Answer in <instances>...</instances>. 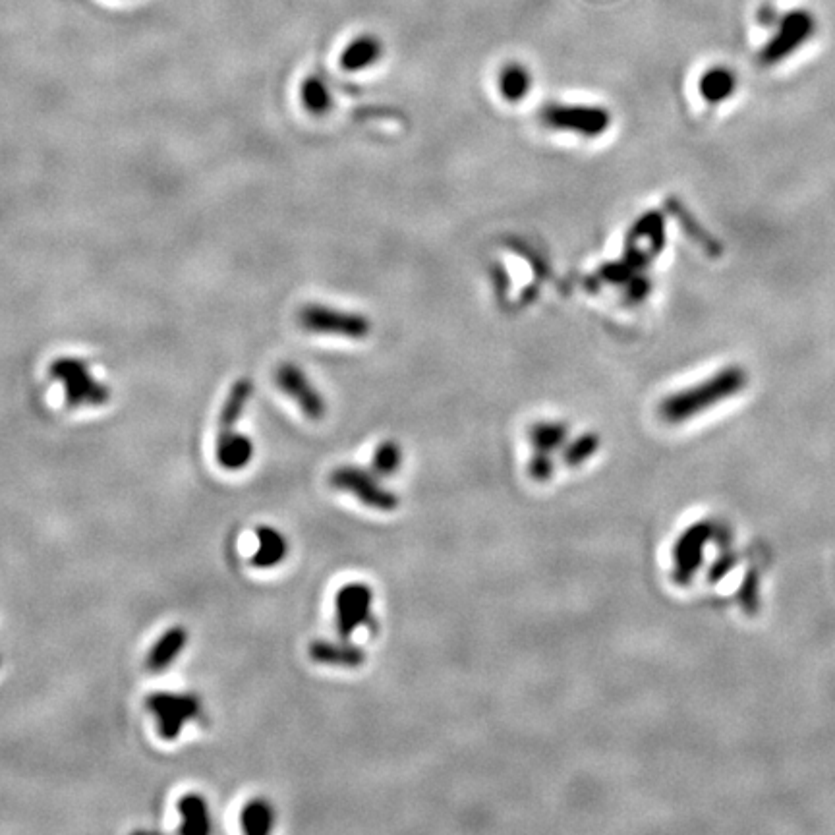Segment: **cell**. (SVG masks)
<instances>
[{"mask_svg": "<svg viewBox=\"0 0 835 835\" xmlns=\"http://www.w3.org/2000/svg\"><path fill=\"white\" fill-rule=\"evenodd\" d=\"M747 385V374L741 368H723L714 377L679 391L660 404V416L667 424H685L698 414L735 397Z\"/></svg>", "mask_w": 835, "mask_h": 835, "instance_id": "6da1fadb", "label": "cell"}, {"mask_svg": "<svg viewBox=\"0 0 835 835\" xmlns=\"http://www.w3.org/2000/svg\"><path fill=\"white\" fill-rule=\"evenodd\" d=\"M298 321L304 331L314 335H329L360 341L372 333V321L362 314L346 312L327 304H304L298 312Z\"/></svg>", "mask_w": 835, "mask_h": 835, "instance_id": "7a4b0ae2", "label": "cell"}, {"mask_svg": "<svg viewBox=\"0 0 835 835\" xmlns=\"http://www.w3.org/2000/svg\"><path fill=\"white\" fill-rule=\"evenodd\" d=\"M147 712L157 721V733L163 741H174L186 723L200 718L202 700L190 692H153L145 700Z\"/></svg>", "mask_w": 835, "mask_h": 835, "instance_id": "3957f363", "label": "cell"}, {"mask_svg": "<svg viewBox=\"0 0 835 835\" xmlns=\"http://www.w3.org/2000/svg\"><path fill=\"white\" fill-rule=\"evenodd\" d=\"M540 120L549 130L582 138H600L611 126L609 111L598 105L549 103L540 111Z\"/></svg>", "mask_w": 835, "mask_h": 835, "instance_id": "277c9868", "label": "cell"}, {"mask_svg": "<svg viewBox=\"0 0 835 835\" xmlns=\"http://www.w3.org/2000/svg\"><path fill=\"white\" fill-rule=\"evenodd\" d=\"M329 484L335 490L346 491L352 497H356L366 507H372L383 513H391L399 507V495L395 491L385 488L379 482V476L374 470H366L360 466L345 464L331 472Z\"/></svg>", "mask_w": 835, "mask_h": 835, "instance_id": "5b68a950", "label": "cell"}, {"mask_svg": "<svg viewBox=\"0 0 835 835\" xmlns=\"http://www.w3.org/2000/svg\"><path fill=\"white\" fill-rule=\"evenodd\" d=\"M816 31V20L808 10H791L779 20L778 31L760 51V62L774 66L795 55Z\"/></svg>", "mask_w": 835, "mask_h": 835, "instance_id": "8992f818", "label": "cell"}, {"mask_svg": "<svg viewBox=\"0 0 835 835\" xmlns=\"http://www.w3.org/2000/svg\"><path fill=\"white\" fill-rule=\"evenodd\" d=\"M374 617V590L366 582H348L335 596V623L341 638H350Z\"/></svg>", "mask_w": 835, "mask_h": 835, "instance_id": "52a82bcc", "label": "cell"}, {"mask_svg": "<svg viewBox=\"0 0 835 835\" xmlns=\"http://www.w3.org/2000/svg\"><path fill=\"white\" fill-rule=\"evenodd\" d=\"M275 385L296 404L310 420H321L327 414V403L306 372L292 362H285L275 370Z\"/></svg>", "mask_w": 835, "mask_h": 835, "instance_id": "ba28073f", "label": "cell"}, {"mask_svg": "<svg viewBox=\"0 0 835 835\" xmlns=\"http://www.w3.org/2000/svg\"><path fill=\"white\" fill-rule=\"evenodd\" d=\"M308 654L314 662L329 667H346L356 669L366 662L364 648L348 642V638L341 640H316L310 644Z\"/></svg>", "mask_w": 835, "mask_h": 835, "instance_id": "9c48e42d", "label": "cell"}, {"mask_svg": "<svg viewBox=\"0 0 835 835\" xmlns=\"http://www.w3.org/2000/svg\"><path fill=\"white\" fill-rule=\"evenodd\" d=\"M58 377L66 385V401L70 406H84V404H103L109 393L103 385H97L87 377L86 372L78 366H60Z\"/></svg>", "mask_w": 835, "mask_h": 835, "instance_id": "30bf717a", "label": "cell"}, {"mask_svg": "<svg viewBox=\"0 0 835 835\" xmlns=\"http://www.w3.org/2000/svg\"><path fill=\"white\" fill-rule=\"evenodd\" d=\"M188 644V631L184 627H171L165 633L159 636V640L151 646L145 665L149 671L153 673H161L165 669H169L178 656L182 654V650Z\"/></svg>", "mask_w": 835, "mask_h": 835, "instance_id": "8fae6325", "label": "cell"}, {"mask_svg": "<svg viewBox=\"0 0 835 835\" xmlns=\"http://www.w3.org/2000/svg\"><path fill=\"white\" fill-rule=\"evenodd\" d=\"M217 461L221 468L238 472L246 468L254 459V443L248 435L242 433L227 432L217 435Z\"/></svg>", "mask_w": 835, "mask_h": 835, "instance_id": "7c38bea8", "label": "cell"}, {"mask_svg": "<svg viewBox=\"0 0 835 835\" xmlns=\"http://www.w3.org/2000/svg\"><path fill=\"white\" fill-rule=\"evenodd\" d=\"M258 549L252 555V565L258 569H273L285 561L288 540L285 534L273 526H260L256 530Z\"/></svg>", "mask_w": 835, "mask_h": 835, "instance_id": "4fadbf2b", "label": "cell"}, {"mask_svg": "<svg viewBox=\"0 0 835 835\" xmlns=\"http://www.w3.org/2000/svg\"><path fill=\"white\" fill-rule=\"evenodd\" d=\"M383 57V45L375 35H358L352 39L339 58L345 72H362Z\"/></svg>", "mask_w": 835, "mask_h": 835, "instance_id": "5bb4252c", "label": "cell"}, {"mask_svg": "<svg viewBox=\"0 0 835 835\" xmlns=\"http://www.w3.org/2000/svg\"><path fill=\"white\" fill-rule=\"evenodd\" d=\"M497 86H499L501 97L507 103H520L530 95L534 86V76L528 66L520 62H509L501 68Z\"/></svg>", "mask_w": 835, "mask_h": 835, "instance_id": "9a60e30c", "label": "cell"}, {"mask_svg": "<svg viewBox=\"0 0 835 835\" xmlns=\"http://www.w3.org/2000/svg\"><path fill=\"white\" fill-rule=\"evenodd\" d=\"M178 812L182 818L180 834L205 835L211 832V814L207 801L198 793H188L178 801Z\"/></svg>", "mask_w": 835, "mask_h": 835, "instance_id": "2e32d148", "label": "cell"}, {"mask_svg": "<svg viewBox=\"0 0 835 835\" xmlns=\"http://www.w3.org/2000/svg\"><path fill=\"white\" fill-rule=\"evenodd\" d=\"M252 393H254V385L250 379H240L232 385L231 393L221 410L219 433L234 432L236 424L240 422L246 406L252 399Z\"/></svg>", "mask_w": 835, "mask_h": 835, "instance_id": "e0dca14e", "label": "cell"}, {"mask_svg": "<svg viewBox=\"0 0 835 835\" xmlns=\"http://www.w3.org/2000/svg\"><path fill=\"white\" fill-rule=\"evenodd\" d=\"M240 826L246 834H269L275 826V808L263 797L248 801L240 812Z\"/></svg>", "mask_w": 835, "mask_h": 835, "instance_id": "ac0fdd59", "label": "cell"}, {"mask_svg": "<svg viewBox=\"0 0 835 835\" xmlns=\"http://www.w3.org/2000/svg\"><path fill=\"white\" fill-rule=\"evenodd\" d=\"M569 437V428L563 422H536L530 432L528 439L534 447V451H546L555 453L565 447Z\"/></svg>", "mask_w": 835, "mask_h": 835, "instance_id": "d6986e66", "label": "cell"}, {"mask_svg": "<svg viewBox=\"0 0 835 835\" xmlns=\"http://www.w3.org/2000/svg\"><path fill=\"white\" fill-rule=\"evenodd\" d=\"M300 101L304 109L314 116H325L333 107V95L329 86L317 78L308 76L300 86Z\"/></svg>", "mask_w": 835, "mask_h": 835, "instance_id": "ffe728a7", "label": "cell"}, {"mask_svg": "<svg viewBox=\"0 0 835 835\" xmlns=\"http://www.w3.org/2000/svg\"><path fill=\"white\" fill-rule=\"evenodd\" d=\"M735 86H737L735 74L731 70H727V68L718 66V68L708 70L702 76V80H700V93H702V97L706 101L720 103L723 99H727V97L733 95Z\"/></svg>", "mask_w": 835, "mask_h": 835, "instance_id": "44dd1931", "label": "cell"}, {"mask_svg": "<svg viewBox=\"0 0 835 835\" xmlns=\"http://www.w3.org/2000/svg\"><path fill=\"white\" fill-rule=\"evenodd\" d=\"M403 459V447L397 441H393V439H385L375 449L374 459H372V470H374L379 478L393 476L401 468Z\"/></svg>", "mask_w": 835, "mask_h": 835, "instance_id": "7402d4cb", "label": "cell"}, {"mask_svg": "<svg viewBox=\"0 0 835 835\" xmlns=\"http://www.w3.org/2000/svg\"><path fill=\"white\" fill-rule=\"evenodd\" d=\"M600 447V439L596 433H584L580 437H576L575 441H571L565 449H563V461L567 466L576 468L582 462L588 461L590 457H594V453Z\"/></svg>", "mask_w": 835, "mask_h": 835, "instance_id": "603a6c76", "label": "cell"}, {"mask_svg": "<svg viewBox=\"0 0 835 835\" xmlns=\"http://www.w3.org/2000/svg\"><path fill=\"white\" fill-rule=\"evenodd\" d=\"M555 470V464L551 459V453L546 451H534L532 459L528 462V474L536 480V482H548Z\"/></svg>", "mask_w": 835, "mask_h": 835, "instance_id": "cb8c5ba5", "label": "cell"}]
</instances>
